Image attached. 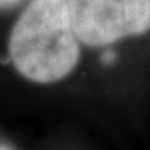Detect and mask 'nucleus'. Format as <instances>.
Here are the masks:
<instances>
[{"mask_svg": "<svg viewBox=\"0 0 150 150\" xmlns=\"http://www.w3.org/2000/svg\"><path fill=\"white\" fill-rule=\"evenodd\" d=\"M79 39L68 0H31L8 36V56L20 74L38 83L70 75L79 61Z\"/></svg>", "mask_w": 150, "mask_h": 150, "instance_id": "f257e3e1", "label": "nucleus"}, {"mask_svg": "<svg viewBox=\"0 0 150 150\" xmlns=\"http://www.w3.org/2000/svg\"><path fill=\"white\" fill-rule=\"evenodd\" d=\"M68 6L75 35L91 47L150 31V0H68Z\"/></svg>", "mask_w": 150, "mask_h": 150, "instance_id": "f03ea898", "label": "nucleus"}, {"mask_svg": "<svg viewBox=\"0 0 150 150\" xmlns=\"http://www.w3.org/2000/svg\"><path fill=\"white\" fill-rule=\"evenodd\" d=\"M24 0H0V10H8L14 6L20 4Z\"/></svg>", "mask_w": 150, "mask_h": 150, "instance_id": "7ed1b4c3", "label": "nucleus"}, {"mask_svg": "<svg viewBox=\"0 0 150 150\" xmlns=\"http://www.w3.org/2000/svg\"><path fill=\"white\" fill-rule=\"evenodd\" d=\"M112 59H114L112 52H108V53H106L103 56V61H104V63H110V61H112Z\"/></svg>", "mask_w": 150, "mask_h": 150, "instance_id": "20e7f679", "label": "nucleus"}, {"mask_svg": "<svg viewBox=\"0 0 150 150\" xmlns=\"http://www.w3.org/2000/svg\"><path fill=\"white\" fill-rule=\"evenodd\" d=\"M0 150H10V149H7V147H4V146H0Z\"/></svg>", "mask_w": 150, "mask_h": 150, "instance_id": "39448f33", "label": "nucleus"}]
</instances>
